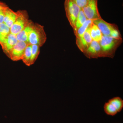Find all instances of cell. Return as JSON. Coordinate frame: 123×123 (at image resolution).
<instances>
[{"label": "cell", "instance_id": "obj_17", "mask_svg": "<svg viewBox=\"0 0 123 123\" xmlns=\"http://www.w3.org/2000/svg\"><path fill=\"white\" fill-rule=\"evenodd\" d=\"M108 102L113 105L118 112H121L123 108V100L121 98L116 97L108 100Z\"/></svg>", "mask_w": 123, "mask_h": 123}, {"label": "cell", "instance_id": "obj_3", "mask_svg": "<svg viewBox=\"0 0 123 123\" xmlns=\"http://www.w3.org/2000/svg\"><path fill=\"white\" fill-rule=\"evenodd\" d=\"M64 7L66 17L73 30L75 27L76 20L81 9L73 0H65Z\"/></svg>", "mask_w": 123, "mask_h": 123}, {"label": "cell", "instance_id": "obj_8", "mask_svg": "<svg viewBox=\"0 0 123 123\" xmlns=\"http://www.w3.org/2000/svg\"><path fill=\"white\" fill-rule=\"evenodd\" d=\"M83 53L88 59H97L101 57V48L99 42L92 40Z\"/></svg>", "mask_w": 123, "mask_h": 123}, {"label": "cell", "instance_id": "obj_21", "mask_svg": "<svg viewBox=\"0 0 123 123\" xmlns=\"http://www.w3.org/2000/svg\"><path fill=\"white\" fill-rule=\"evenodd\" d=\"M8 7L6 4L0 1V24L3 23L5 11Z\"/></svg>", "mask_w": 123, "mask_h": 123}, {"label": "cell", "instance_id": "obj_15", "mask_svg": "<svg viewBox=\"0 0 123 123\" xmlns=\"http://www.w3.org/2000/svg\"><path fill=\"white\" fill-rule=\"evenodd\" d=\"M31 49L32 44L28 43L24 55L21 60L25 65L27 66H30L31 60Z\"/></svg>", "mask_w": 123, "mask_h": 123}, {"label": "cell", "instance_id": "obj_2", "mask_svg": "<svg viewBox=\"0 0 123 123\" xmlns=\"http://www.w3.org/2000/svg\"><path fill=\"white\" fill-rule=\"evenodd\" d=\"M47 35L43 26L35 23L32 31L29 35L28 43L41 47L47 40Z\"/></svg>", "mask_w": 123, "mask_h": 123}, {"label": "cell", "instance_id": "obj_22", "mask_svg": "<svg viewBox=\"0 0 123 123\" xmlns=\"http://www.w3.org/2000/svg\"><path fill=\"white\" fill-rule=\"evenodd\" d=\"M80 8L82 9L90 0H73Z\"/></svg>", "mask_w": 123, "mask_h": 123}, {"label": "cell", "instance_id": "obj_13", "mask_svg": "<svg viewBox=\"0 0 123 123\" xmlns=\"http://www.w3.org/2000/svg\"><path fill=\"white\" fill-rule=\"evenodd\" d=\"M90 34L92 40L97 42H99L103 36L101 31L93 22L90 27Z\"/></svg>", "mask_w": 123, "mask_h": 123}, {"label": "cell", "instance_id": "obj_14", "mask_svg": "<svg viewBox=\"0 0 123 123\" xmlns=\"http://www.w3.org/2000/svg\"><path fill=\"white\" fill-rule=\"evenodd\" d=\"M10 33V28L4 23L0 24V45L1 46Z\"/></svg>", "mask_w": 123, "mask_h": 123}, {"label": "cell", "instance_id": "obj_11", "mask_svg": "<svg viewBox=\"0 0 123 123\" xmlns=\"http://www.w3.org/2000/svg\"><path fill=\"white\" fill-rule=\"evenodd\" d=\"M17 16V12H14L8 7L5 11L3 23L10 29L15 22Z\"/></svg>", "mask_w": 123, "mask_h": 123}, {"label": "cell", "instance_id": "obj_12", "mask_svg": "<svg viewBox=\"0 0 123 123\" xmlns=\"http://www.w3.org/2000/svg\"><path fill=\"white\" fill-rule=\"evenodd\" d=\"M35 23L31 20L28 25L21 32L16 35L18 41L26 42L28 43L29 35L32 31Z\"/></svg>", "mask_w": 123, "mask_h": 123}, {"label": "cell", "instance_id": "obj_9", "mask_svg": "<svg viewBox=\"0 0 123 123\" xmlns=\"http://www.w3.org/2000/svg\"><path fill=\"white\" fill-rule=\"evenodd\" d=\"M90 26L83 35L76 38L77 47L82 53L88 48L92 41L90 34Z\"/></svg>", "mask_w": 123, "mask_h": 123}, {"label": "cell", "instance_id": "obj_18", "mask_svg": "<svg viewBox=\"0 0 123 123\" xmlns=\"http://www.w3.org/2000/svg\"><path fill=\"white\" fill-rule=\"evenodd\" d=\"M92 23V21L91 20H87L86 22L81 26L80 28L78 29L75 33H74L76 38H78L83 35Z\"/></svg>", "mask_w": 123, "mask_h": 123}, {"label": "cell", "instance_id": "obj_10", "mask_svg": "<svg viewBox=\"0 0 123 123\" xmlns=\"http://www.w3.org/2000/svg\"><path fill=\"white\" fill-rule=\"evenodd\" d=\"M18 42L16 35L10 33L1 46L4 53L9 58L10 57L11 52L13 47Z\"/></svg>", "mask_w": 123, "mask_h": 123}, {"label": "cell", "instance_id": "obj_19", "mask_svg": "<svg viewBox=\"0 0 123 123\" xmlns=\"http://www.w3.org/2000/svg\"><path fill=\"white\" fill-rule=\"evenodd\" d=\"M104 110L107 115L111 116H114L118 113L116 108L108 101L104 104Z\"/></svg>", "mask_w": 123, "mask_h": 123}, {"label": "cell", "instance_id": "obj_16", "mask_svg": "<svg viewBox=\"0 0 123 123\" xmlns=\"http://www.w3.org/2000/svg\"><path fill=\"white\" fill-rule=\"evenodd\" d=\"M87 20V18L81 9L76 20L75 27L74 29L73 30L74 33L78 29L80 28Z\"/></svg>", "mask_w": 123, "mask_h": 123}, {"label": "cell", "instance_id": "obj_5", "mask_svg": "<svg viewBox=\"0 0 123 123\" xmlns=\"http://www.w3.org/2000/svg\"><path fill=\"white\" fill-rule=\"evenodd\" d=\"M82 9L87 20L93 21L102 18L98 7V0H90Z\"/></svg>", "mask_w": 123, "mask_h": 123}, {"label": "cell", "instance_id": "obj_20", "mask_svg": "<svg viewBox=\"0 0 123 123\" xmlns=\"http://www.w3.org/2000/svg\"><path fill=\"white\" fill-rule=\"evenodd\" d=\"M40 52V47L36 45H32L31 55V65H32L35 63Z\"/></svg>", "mask_w": 123, "mask_h": 123}, {"label": "cell", "instance_id": "obj_7", "mask_svg": "<svg viewBox=\"0 0 123 123\" xmlns=\"http://www.w3.org/2000/svg\"><path fill=\"white\" fill-rule=\"evenodd\" d=\"M28 44L26 42L18 41L11 51L10 58L14 61L22 60L24 55L25 49Z\"/></svg>", "mask_w": 123, "mask_h": 123}, {"label": "cell", "instance_id": "obj_4", "mask_svg": "<svg viewBox=\"0 0 123 123\" xmlns=\"http://www.w3.org/2000/svg\"><path fill=\"white\" fill-rule=\"evenodd\" d=\"M17 17L10 28V33L17 35L21 32L30 21L29 14L26 10H19L17 11Z\"/></svg>", "mask_w": 123, "mask_h": 123}, {"label": "cell", "instance_id": "obj_6", "mask_svg": "<svg viewBox=\"0 0 123 123\" xmlns=\"http://www.w3.org/2000/svg\"><path fill=\"white\" fill-rule=\"evenodd\" d=\"M92 21L93 23L98 27L103 36H110L113 31L119 29L116 24L107 22L102 18Z\"/></svg>", "mask_w": 123, "mask_h": 123}, {"label": "cell", "instance_id": "obj_1", "mask_svg": "<svg viewBox=\"0 0 123 123\" xmlns=\"http://www.w3.org/2000/svg\"><path fill=\"white\" fill-rule=\"evenodd\" d=\"M123 42V39L103 35L99 42L101 48V57L114 58L117 49L121 46Z\"/></svg>", "mask_w": 123, "mask_h": 123}]
</instances>
